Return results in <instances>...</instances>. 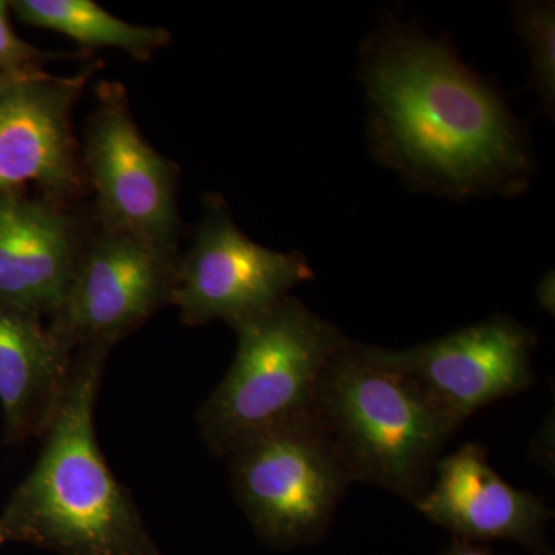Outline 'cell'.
Wrapping results in <instances>:
<instances>
[{
    "label": "cell",
    "mask_w": 555,
    "mask_h": 555,
    "mask_svg": "<svg viewBox=\"0 0 555 555\" xmlns=\"http://www.w3.org/2000/svg\"><path fill=\"white\" fill-rule=\"evenodd\" d=\"M361 73L372 152L412 188L455 199L525 192V131L448 43L390 25L367 40Z\"/></svg>",
    "instance_id": "obj_1"
},
{
    "label": "cell",
    "mask_w": 555,
    "mask_h": 555,
    "mask_svg": "<svg viewBox=\"0 0 555 555\" xmlns=\"http://www.w3.org/2000/svg\"><path fill=\"white\" fill-rule=\"evenodd\" d=\"M109 350L78 349L35 466L0 513V547L60 555H160L137 503L105 462L94 409Z\"/></svg>",
    "instance_id": "obj_2"
},
{
    "label": "cell",
    "mask_w": 555,
    "mask_h": 555,
    "mask_svg": "<svg viewBox=\"0 0 555 555\" xmlns=\"http://www.w3.org/2000/svg\"><path fill=\"white\" fill-rule=\"evenodd\" d=\"M313 415L352 483L377 485L412 505L426 494L441 452L463 426L382 347L353 341L324 369Z\"/></svg>",
    "instance_id": "obj_3"
},
{
    "label": "cell",
    "mask_w": 555,
    "mask_h": 555,
    "mask_svg": "<svg viewBox=\"0 0 555 555\" xmlns=\"http://www.w3.org/2000/svg\"><path fill=\"white\" fill-rule=\"evenodd\" d=\"M230 327L238 339L235 360L196 414L204 443L218 456L312 415L324 369L350 341L291 295Z\"/></svg>",
    "instance_id": "obj_4"
},
{
    "label": "cell",
    "mask_w": 555,
    "mask_h": 555,
    "mask_svg": "<svg viewBox=\"0 0 555 555\" xmlns=\"http://www.w3.org/2000/svg\"><path fill=\"white\" fill-rule=\"evenodd\" d=\"M228 459L236 502L258 539L273 550L323 540L352 483L313 414L244 441Z\"/></svg>",
    "instance_id": "obj_5"
},
{
    "label": "cell",
    "mask_w": 555,
    "mask_h": 555,
    "mask_svg": "<svg viewBox=\"0 0 555 555\" xmlns=\"http://www.w3.org/2000/svg\"><path fill=\"white\" fill-rule=\"evenodd\" d=\"M179 255L94 221L51 331L73 350L104 349L171 306Z\"/></svg>",
    "instance_id": "obj_6"
},
{
    "label": "cell",
    "mask_w": 555,
    "mask_h": 555,
    "mask_svg": "<svg viewBox=\"0 0 555 555\" xmlns=\"http://www.w3.org/2000/svg\"><path fill=\"white\" fill-rule=\"evenodd\" d=\"M83 142V164L96 192L94 221L178 255V166L139 131L120 83L96 89Z\"/></svg>",
    "instance_id": "obj_7"
},
{
    "label": "cell",
    "mask_w": 555,
    "mask_h": 555,
    "mask_svg": "<svg viewBox=\"0 0 555 555\" xmlns=\"http://www.w3.org/2000/svg\"><path fill=\"white\" fill-rule=\"evenodd\" d=\"M313 280L299 251L270 250L248 240L219 195H206L195 240L179 257L171 306L182 323L203 326L236 321L261 312Z\"/></svg>",
    "instance_id": "obj_8"
},
{
    "label": "cell",
    "mask_w": 555,
    "mask_h": 555,
    "mask_svg": "<svg viewBox=\"0 0 555 555\" xmlns=\"http://www.w3.org/2000/svg\"><path fill=\"white\" fill-rule=\"evenodd\" d=\"M535 337L514 318L495 315L404 350L383 349L456 422L534 385Z\"/></svg>",
    "instance_id": "obj_9"
},
{
    "label": "cell",
    "mask_w": 555,
    "mask_h": 555,
    "mask_svg": "<svg viewBox=\"0 0 555 555\" xmlns=\"http://www.w3.org/2000/svg\"><path fill=\"white\" fill-rule=\"evenodd\" d=\"M100 65L68 78L36 73L0 93V193L33 182L43 198L67 204L82 192L72 113Z\"/></svg>",
    "instance_id": "obj_10"
},
{
    "label": "cell",
    "mask_w": 555,
    "mask_h": 555,
    "mask_svg": "<svg viewBox=\"0 0 555 555\" xmlns=\"http://www.w3.org/2000/svg\"><path fill=\"white\" fill-rule=\"evenodd\" d=\"M414 506L455 539L509 540L534 555H553L546 537L553 511L531 492L506 483L480 444H465L441 456L433 483Z\"/></svg>",
    "instance_id": "obj_11"
},
{
    "label": "cell",
    "mask_w": 555,
    "mask_h": 555,
    "mask_svg": "<svg viewBox=\"0 0 555 555\" xmlns=\"http://www.w3.org/2000/svg\"><path fill=\"white\" fill-rule=\"evenodd\" d=\"M86 225L67 204L0 193V301L53 317L67 295Z\"/></svg>",
    "instance_id": "obj_12"
},
{
    "label": "cell",
    "mask_w": 555,
    "mask_h": 555,
    "mask_svg": "<svg viewBox=\"0 0 555 555\" xmlns=\"http://www.w3.org/2000/svg\"><path fill=\"white\" fill-rule=\"evenodd\" d=\"M75 350L42 317L0 301V406L3 441L42 438L60 411Z\"/></svg>",
    "instance_id": "obj_13"
},
{
    "label": "cell",
    "mask_w": 555,
    "mask_h": 555,
    "mask_svg": "<svg viewBox=\"0 0 555 555\" xmlns=\"http://www.w3.org/2000/svg\"><path fill=\"white\" fill-rule=\"evenodd\" d=\"M10 9L22 24L61 33L87 49L127 51L138 61L152 60L171 39L164 28L129 24L91 0H16Z\"/></svg>",
    "instance_id": "obj_14"
},
{
    "label": "cell",
    "mask_w": 555,
    "mask_h": 555,
    "mask_svg": "<svg viewBox=\"0 0 555 555\" xmlns=\"http://www.w3.org/2000/svg\"><path fill=\"white\" fill-rule=\"evenodd\" d=\"M517 30L528 46L532 64V86L547 108L555 96L554 3L526 2L514 9Z\"/></svg>",
    "instance_id": "obj_15"
},
{
    "label": "cell",
    "mask_w": 555,
    "mask_h": 555,
    "mask_svg": "<svg viewBox=\"0 0 555 555\" xmlns=\"http://www.w3.org/2000/svg\"><path fill=\"white\" fill-rule=\"evenodd\" d=\"M10 3L0 0V73L30 76L42 72L46 62L67 57L68 53H51L36 49L13 31L9 17Z\"/></svg>",
    "instance_id": "obj_16"
},
{
    "label": "cell",
    "mask_w": 555,
    "mask_h": 555,
    "mask_svg": "<svg viewBox=\"0 0 555 555\" xmlns=\"http://www.w3.org/2000/svg\"><path fill=\"white\" fill-rule=\"evenodd\" d=\"M440 555H494L485 546H478L474 542L467 540L454 539L451 545L443 550Z\"/></svg>",
    "instance_id": "obj_17"
},
{
    "label": "cell",
    "mask_w": 555,
    "mask_h": 555,
    "mask_svg": "<svg viewBox=\"0 0 555 555\" xmlns=\"http://www.w3.org/2000/svg\"><path fill=\"white\" fill-rule=\"evenodd\" d=\"M537 301L546 312L554 313V275H546L537 286Z\"/></svg>",
    "instance_id": "obj_18"
},
{
    "label": "cell",
    "mask_w": 555,
    "mask_h": 555,
    "mask_svg": "<svg viewBox=\"0 0 555 555\" xmlns=\"http://www.w3.org/2000/svg\"><path fill=\"white\" fill-rule=\"evenodd\" d=\"M21 78H25V76H9V75H2V73H0V93H2V91L5 90L7 87H10L11 83L14 82V80H17Z\"/></svg>",
    "instance_id": "obj_19"
}]
</instances>
